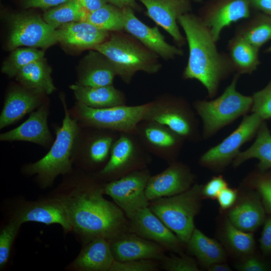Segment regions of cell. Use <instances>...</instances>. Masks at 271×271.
I'll use <instances>...</instances> for the list:
<instances>
[{
	"mask_svg": "<svg viewBox=\"0 0 271 271\" xmlns=\"http://www.w3.org/2000/svg\"><path fill=\"white\" fill-rule=\"evenodd\" d=\"M103 194L102 185L89 183L59 198L67 211L72 230L87 242L98 237L110 240L128 232L124 213Z\"/></svg>",
	"mask_w": 271,
	"mask_h": 271,
	"instance_id": "1",
	"label": "cell"
},
{
	"mask_svg": "<svg viewBox=\"0 0 271 271\" xmlns=\"http://www.w3.org/2000/svg\"><path fill=\"white\" fill-rule=\"evenodd\" d=\"M178 24L183 30L189 56L184 79H195L205 87L208 97L214 98L220 83L234 71L228 54L219 52L208 28L198 15L190 12L181 16Z\"/></svg>",
	"mask_w": 271,
	"mask_h": 271,
	"instance_id": "2",
	"label": "cell"
},
{
	"mask_svg": "<svg viewBox=\"0 0 271 271\" xmlns=\"http://www.w3.org/2000/svg\"><path fill=\"white\" fill-rule=\"evenodd\" d=\"M93 49L109 60L117 75L126 84L131 82L138 71L152 74L161 68L157 55L130 35L121 32L112 34Z\"/></svg>",
	"mask_w": 271,
	"mask_h": 271,
	"instance_id": "3",
	"label": "cell"
},
{
	"mask_svg": "<svg viewBox=\"0 0 271 271\" xmlns=\"http://www.w3.org/2000/svg\"><path fill=\"white\" fill-rule=\"evenodd\" d=\"M240 75L234 73L230 83L217 98L207 101L197 100L193 106L203 123L202 136L207 139L251 109L252 96L244 95L236 89Z\"/></svg>",
	"mask_w": 271,
	"mask_h": 271,
	"instance_id": "4",
	"label": "cell"
},
{
	"mask_svg": "<svg viewBox=\"0 0 271 271\" xmlns=\"http://www.w3.org/2000/svg\"><path fill=\"white\" fill-rule=\"evenodd\" d=\"M202 186L195 184L181 193L149 203L151 211L184 243L195 228L194 219L200 209Z\"/></svg>",
	"mask_w": 271,
	"mask_h": 271,
	"instance_id": "5",
	"label": "cell"
},
{
	"mask_svg": "<svg viewBox=\"0 0 271 271\" xmlns=\"http://www.w3.org/2000/svg\"><path fill=\"white\" fill-rule=\"evenodd\" d=\"M62 100L65 116L56 131L54 143L45 156L27 168L28 173L38 175L45 186L50 185L58 175L71 171V157L78 135L77 120L71 118L64 99Z\"/></svg>",
	"mask_w": 271,
	"mask_h": 271,
	"instance_id": "6",
	"label": "cell"
},
{
	"mask_svg": "<svg viewBox=\"0 0 271 271\" xmlns=\"http://www.w3.org/2000/svg\"><path fill=\"white\" fill-rule=\"evenodd\" d=\"M144 120L164 124L185 141L197 142L201 139L195 114L184 98L163 94L150 102Z\"/></svg>",
	"mask_w": 271,
	"mask_h": 271,
	"instance_id": "7",
	"label": "cell"
},
{
	"mask_svg": "<svg viewBox=\"0 0 271 271\" xmlns=\"http://www.w3.org/2000/svg\"><path fill=\"white\" fill-rule=\"evenodd\" d=\"M150 102L141 105H124L94 108L80 102L76 113L86 125L98 129L135 134L138 124L144 120Z\"/></svg>",
	"mask_w": 271,
	"mask_h": 271,
	"instance_id": "8",
	"label": "cell"
},
{
	"mask_svg": "<svg viewBox=\"0 0 271 271\" xmlns=\"http://www.w3.org/2000/svg\"><path fill=\"white\" fill-rule=\"evenodd\" d=\"M151 154L134 134L120 132L113 143L107 163L97 173L101 179H118L132 172L147 168Z\"/></svg>",
	"mask_w": 271,
	"mask_h": 271,
	"instance_id": "9",
	"label": "cell"
},
{
	"mask_svg": "<svg viewBox=\"0 0 271 271\" xmlns=\"http://www.w3.org/2000/svg\"><path fill=\"white\" fill-rule=\"evenodd\" d=\"M9 22L7 46L10 50L22 46L46 49L58 42L56 29L39 15L30 12L12 14Z\"/></svg>",
	"mask_w": 271,
	"mask_h": 271,
	"instance_id": "10",
	"label": "cell"
},
{
	"mask_svg": "<svg viewBox=\"0 0 271 271\" xmlns=\"http://www.w3.org/2000/svg\"><path fill=\"white\" fill-rule=\"evenodd\" d=\"M151 176L148 168L132 172L102 185L103 194L110 196L128 219L149 207L145 189Z\"/></svg>",
	"mask_w": 271,
	"mask_h": 271,
	"instance_id": "11",
	"label": "cell"
},
{
	"mask_svg": "<svg viewBox=\"0 0 271 271\" xmlns=\"http://www.w3.org/2000/svg\"><path fill=\"white\" fill-rule=\"evenodd\" d=\"M263 121L255 113L244 115L237 128L200 157L199 164L215 170H220L227 166L240 153L241 147L256 135Z\"/></svg>",
	"mask_w": 271,
	"mask_h": 271,
	"instance_id": "12",
	"label": "cell"
},
{
	"mask_svg": "<svg viewBox=\"0 0 271 271\" xmlns=\"http://www.w3.org/2000/svg\"><path fill=\"white\" fill-rule=\"evenodd\" d=\"M136 136L150 154L168 164L177 161L185 139L168 126L143 120L138 125Z\"/></svg>",
	"mask_w": 271,
	"mask_h": 271,
	"instance_id": "13",
	"label": "cell"
},
{
	"mask_svg": "<svg viewBox=\"0 0 271 271\" xmlns=\"http://www.w3.org/2000/svg\"><path fill=\"white\" fill-rule=\"evenodd\" d=\"M250 0H207L198 15L217 42L222 31L251 15Z\"/></svg>",
	"mask_w": 271,
	"mask_h": 271,
	"instance_id": "14",
	"label": "cell"
},
{
	"mask_svg": "<svg viewBox=\"0 0 271 271\" xmlns=\"http://www.w3.org/2000/svg\"><path fill=\"white\" fill-rule=\"evenodd\" d=\"M195 175L186 164L177 161L161 173L149 178L145 189L149 201L181 193L191 188Z\"/></svg>",
	"mask_w": 271,
	"mask_h": 271,
	"instance_id": "15",
	"label": "cell"
},
{
	"mask_svg": "<svg viewBox=\"0 0 271 271\" xmlns=\"http://www.w3.org/2000/svg\"><path fill=\"white\" fill-rule=\"evenodd\" d=\"M128 232L154 241L166 250L181 252L183 243L150 209L139 210L128 219Z\"/></svg>",
	"mask_w": 271,
	"mask_h": 271,
	"instance_id": "16",
	"label": "cell"
},
{
	"mask_svg": "<svg viewBox=\"0 0 271 271\" xmlns=\"http://www.w3.org/2000/svg\"><path fill=\"white\" fill-rule=\"evenodd\" d=\"M144 5L146 15L172 37L178 47L184 46L186 40L181 33L179 18L192 10L189 0H137Z\"/></svg>",
	"mask_w": 271,
	"mask_h": 271,
	"instance_id": "17",
	"label": "cell"
},
{
	"mask_svg": "<svg viewBox=\"0 0 271 271\" xmlns=\"http://www.w3.org/2000/svg\"><path fill=\"white\" fill-rule=\"evenodd\" d=\"M122 10L124 30L150 51L166 60L184 54L179 47L171 45L165 40L158 27H151L144 24L135 16L134 10L131 8Z\"/></svg>",
	"mask_w": 271,
	"mask_h": 271,
	"instance_id": "18",
	"label": "cell"
},
{
	"mask_svg": "<svg viewBox=\"0 0 271 271\" xmlns=\"http://www.w3.org/2000/svg\"><path fill=\"white\" fill-rule=\"evenodd\" d=\"M110 243L117 261L151 259L160 261L165 255L166 249L162 246L130 232L110 240Z\"/></svg>",
	"mask_w": 271,
	"mask_h": 271,
	"instance_id": "19",
	"label": "cell"
},
{
	"mask_svg": "<svg viewBox=\"0 0 271 271\" xmlns=\"http://www.w3.org/2000/svg\"><path fill=\"white\" fill-rule=\"evenodd\" d=\"M56 34L58 42L79 49H93L109 37V32L84 21L64 24L56 29Z\"/></svg>",
	"mask_w": 271,
	"mask_h": 271,
	"instance_id": "20",
	"label": "cell"
},
{
	"mask_svg": "<svg viewBox=\"0 0 271 271\" xmlns=\"http://www.w3.org/2000/svg\"><path fill=\"white\" fill-rule=\"evenodd\" d=\"M15 219L21 224L29 221L57 223L66 232L72 230L67 211L59 198L30 203L18 212Z\"/></svg>",
	"mask_w": 271,
	"mask_h": 271,
	"instance_id": "21",
	"label": "cell"
},
{
	"mask_svg": "<svg viewBox=\"0 0 271 271\" xmlns=\"http://www.w3.org/2000/svg\"><path fill=\"white\" fill-rule=\"evenodd\" d=\"M48 111L42 106L31 113L29 118L18 127L0 135L1 141H25L42 146L48 144L51 135L47 124Z\"/></svg>",
	"mask_w": 271,
	"mask_h": 271,
	"instance_id": "22",
	"label": "cell"
},
{
	"mask_svg": "<svg viewBox=\"0 0 271 271\" xmlns=\"http://www.w3.org/2000/svg\"><path fill=\"white\" fill-rule=\"evenodd\" d=\"M78 74V83L92 87L111 85L117 75L109 60L94 49L90 51L84 58Z\"/></svg>",
	"mask_w": 271,
	"mask_h": 271,
	"instance_id": "23",
	"label": "cell"
},
{
	"mask_svg": "<svg viewBox=\"0 0 271 271\" xmlns=\"http://www.w3.org/2000/svg\"><path fill=\"white\" fill-rule=\"evenodd\" d=\"M40 93L27 88H16L7 95L0 116V128L18 121L38 107Z\"/></svg>",
	"mask_w": 271,
	"mask_h": 271,
	"instance_id": "24",
	"label": "cell"
},
{
	"mask_svg": "<svg viewBox=\"0 0 271 271\" xmlns=\"http://www.w3.org/2000/svg\"><path fill=\"white\" fill-rule=\"evenodd\" d=\"M78 102L94 108L124 105L126 98L112 85L99 87L84 86L76 83L70 86Z\"/></svg>",
	"mask_w": 271,
	"mask_h": 271,
	"instance_id": "25",
	"label": "cell"
},
{
	"mask_svg": "<svg viewBox=\"0 0 271 271\" xmlns=\"http://www.w3.org/2000/svg\"><path fill=\"white\" fill-rule=\"evenodd\" d=\"M110 240L103 237L87 242L74 261L77 268L86 271H107L114 261Z\"/></svg>",
	"mask_w": 271,
	"mask_h": 271,
	"instance_id": "26",
	"label": "cell"
},
{
	"mask_svg": "<svg viewBox=\"0 0 271 271\" xmlns=\"http://www.w3.org/2000/svg\"><path fill=\"white\" fill-rule=\"evenodd\" d=\"M51 74V67L43 58L24 67L15 77L25 88L40 94H50L56 89Z\"/></svg>",
	"mask_w": 271,
	"mask_h": 271,
	"instance_id": "27",
	"label": "cell"
},
{
	"mask_svg": "<svg viewBox=\"0 0 271 271\" xmlns=\"http://www.w3.org/2000/svg\"><path fill=\"white\" fill-rule=\"evenodd\" d=\"M227 48L234 73L251 74L261 63L259 49L239 36L234 35L230 39Z\"/></svg>",
	"mask_w": 271,
	"mask_h": 271,
	"instance_id": "28",
	"label": "cell"
},
{
	"mask_svg": "<svg viewBox=\"0 0 271 271\" xmlns=\"http://www.w3.org/2000/svg\"><path fill=\"white\" fill-rule=\"evenodd\" d=\"M251 158L258 160V171L264 172L271 169V132L265 120L261 124L253 144L237 155L232 162L236 168Z\"/></svg>",
	"mask_w": 271,
	"mask_h": 271,
	"instance_id": "29",
	"label": "cell"
},
{
	"mask_svg": "<svg viewBox=\"0 0 271 271\" xmlns=\"http://www.w3.org/2000/svg\"><path fill=\"white\" fill-rule=\"evenodd\" d=\"M265 218V210L257 197H252L242 201L229 213L230 222L245 232L255 230L263 224Z\"/></svg>",
	"mask_w": 271,
	"mask_h": 271,
	"instance_id": "30",
	"label": "cell"
},
{
	"mask_svg": "<svg viewBox=\"0 0 271 271\" xmlns=\"http://www.w3.org/2000/svg\"><path fill=\"white\" fill-rule=\"evenodd\" d=\"M234 35L260 49L271 40V17L256 11L236 27Z\"/></svg>",
	"mask_w": 271,
	"mask_h": 271,
	"instance_id": "31",
	"label": "cell"
},
{
	"mask_svg": "<svg viewBox=\"0 0 271 271\" xmlns=\"http://www.w3.org/2000/svg\"><path fill=\"white\" fill-rule=\"evenodd\" d=\"M188 250L205 266L222 262L225 254L220 244L195 228L186 243Z\"/></svg>",
	"mask_w": 271,
	"mask_h": 271,
	"instance_id": "32",
	"label": "cell"
},
{
	"mask_svg": "<svg viewBox=\"0 0 271 271\" xmlns=\"http://www.w3.org/2000/svg\"><path fill=\"white\" fill-rule=\"evenodd\" d=\"M84 21L107 32H121L124 30L122 10L108 3L88 13Z\"/></svg>",
	"mask_w": 271,
	"mask_h": 271,
	"instance_id": "33",
	"label": "cell"
},
{
	"mask_svg": "<svg viewBox=\"0 0 271 271\" xmlns=\"http://www.w3.org/2000/svg\"><path fill=\"white\" fill-rule=\"evenodd\" d=\"M87 13L75 0L59 5L44 12L42 17L53 28L73 22L84 21Z\"/></svg>",
	"mask_w": 271,
	"mask_h": 271,
	"instance_id": "34",
	"label": "cell"
},
{
	"mask_svg": "<svg viewBox=\"0 0 271 271\" xmlns=\"http://www.w3.org/2000/svg\"><path fill=\"white\" fill-rule=\"evenodd\" d=\"M44 52L38 48L19 47L13 50L3 62L1 71L10 77H15L25 66L44 58Z\"/></svg>",
	"mask_w": 271,
	"mask_h": 271,
	"instance_id": "35",
	"label": "cell"
},
{
	"mask_svg": "<svg viewBox=\"0 0 271 271\" xmlns=\"http://www.w3.org/2000/svg\"><path fill=\"white\" fill-rule=\"evenodd\" d=\"M120 133H102L93 137L87 148V156L89 162L95 165L107 163L112 145Z\"/></svg>",
	"mask_w": 271,
	"mask_h": 271,
	"instance_id": "36",
	"label": "cell"
},
{
	"mask_svg": "<svg viewBox=\"0 0 271 271\" xmlns=\"http://www.w3.org/2000/svg\"><path fill=\"white\" fill-rule=\"evenodd\" d=\"M225 232L229 244L236 252L246 254L254 250L255 241L251 232H245L238 229L229 220L226 223Z\"/></svg>",
	"mask_w": 271,
	"mask_h": 271,
	"instance_id": "37",
	"label": "cell"
},
{
	"mask_svg": "<svg viewBox=\"0 0 271 271\" xmlns=\"http://www.w3.org/2000/svg\"><path fill=\"white\" fill-rule=\"evenodd\" d=\"M251 96L252 112L257 114L263 120L271 118V78L264 88Z\"/></svg>",
	"mask_w": 271,
	"mask_h": 271,
	"instance_id": "38",
	"label": "cell"
},
{
	"mask_svg": "<svg viewBox=\"0 0 271 271\" xmlns=\"http://www.w3.org/2000/svg\"><path fill=\"white\" fill-rule=\"evenodd\" d=\"M22 224L14 219L6 226L0 234V266L3 268L9 257L11 249Z\"/></svg>",
	"mask_w": 271,
	"mask_h": 271,
	"instance_id": "39",
	"label": "cell"
},
{
	"mask_svg": "<svg viewBox=\"0 0 271 271\" xmlns=\"http://www.w3.org/2000/svg\"><path fill=\"white\" fill-rule=\"evenodd\" d=\"M251 182L259 194L265 211L271 215V171H259L253 176Z\"/></svg>",
	"mask_w": 271,
	"mask_h": 271,
	"instance_id": "40",
	"label": "cell"
},
{
	"mask_svg": "<svg viewBox=\"0 0 271 271\" xmlns=\"http://www.w3.org/2000/svg\"><path fill=\"white\" fill-rule=\"evenodd\" d=\"M159 261L141 259L119 261L114 260L109 271H157L160 270Z\"/></svg>",
	"mask_w": 271,
	"mask_h": 271,
	"instance_id": "41",
	"label": "cell"
},
{
	"mask_svg": "<svg viewBox=\"0 0 271 271\" xmlns=\"http://www.w3.org/2000/svg\"><path fill=\"white\" fill-rule=\"evenodd\" d=\"M160 262L161 267L167 271L200 270L196 261L185 255L181 256L165 255Z\"/></svg>",
	"mask_w": 271,
	"mask_h": 271,
	"instance_id": "42",
	"label": "cell"
},
{
	"mask_svg": "<svg viewBox=\"0 0 271 271\" xmlns=\"http://www.w3.org/2000/svg\"><path fill=\"white\" fill-rule=\"evenodd\" d=\"M227 187V184L221 176L213 177L207 184L202 186V197L214 199L219 192Z\"/></svg>",
	"mask_w": 271,
	"mask_h": 271,
	"instance_id": "43",
	"label": "cell"
},
{
	"mask_svg": "<svg viewBox=\"0 0 271 271\" xmlns=\"http://www.w3.org/2000/svg\"><path fill=\"white\" fill-rule=\"evenodd\" d=\"M259 242L262 253L264 255L271 254V215L264 220Z\"/></svg>",
	"mask_w": 271,
	"mask_h": 271,
	"instance_id": "44",
	"label": "cell"
},
{
	"mask_svg": "<svg viewBox=\"0 0 271 271\" xmlns=\"http://www.w3.org/2000/svg\"><path fill=\"white\" fill-rule=\"evenodd\" d=\"M70 0H22L25 9L38 8L45 11Z\"/></svg>",
	"mask_w": 271,
	"mask_h": 271,
	"instance_id": "45",
	"label": "cell"
},
{
	"mask_svg": "<svg viewBox=\"0 0 271 271\" xmlns=\"http://www.w3.org/2000/svg\"><path fill=\"white\" fill-rule=\"evenodd\" d=\"M241 271H265L269 269L267 264L256 257H251L238 265Z\"/></svg>",
	"mask_w": 271,
	"mask_h": 271,
	"instance_id": "46",
	"label": "cell"
},
{
	"mask_svg": "<svg viewBox=\"0 0 271 271\" xmlns=\"http://www.w3.org/2000/svg\"><path fill=\"white\" fill-rule=\"evenodd\" d=\"M236 198V191L227 187L222 189L217 197L219 205L223 209L230 207L234 203Z\"/></svg>",
	"mask_w": 271,
	"mask_h": 271,
	"instance_id": "47",
	"label": "cell"
},
{
	"mask_svg": "<svg viewBox=\"0 0 271 271\" xmlns=\"http://www.w3.org/2000/svg\"><path fill=\"white\" fill-rule=\"evenodd\" d=\"M88 14L92 12L106 4V0H75Z\"/></svg>",
	"mask_w": 271,
	"mask_h": 271,
	"instance_id": "48",
	"label": "cell"
},
{
	"mask_svg": "<svg viewBox=\"0 0 271 271\" xmlns=\"http://www.w3.org/2000/svg\"><path fill=\"white\" fill-rule=\"evenodd\" d=\"M250 5L252 10L271 17V0H250Z\"/></svg>",
	"mask_w": 271,
	"mask_h": 271,
	"instance_id": "49",
	"label": "cell"
},
{
	"mask_svg": "<svg viewBox=\"0 0 271 271\" xmlns=\"http://www.w3.org/2000/svg\"><path fill=\"white\" fill-rule=\"evenodd\" d=\"M107 3L112 5L120 9L129 8L133 10H139V7L137 0H106Z\"/></svg>",
	"mask_w": 271,
	"mask_h": 271,
	"instance_id": "50",
	"label": "cell"
},
{
	"mask_svg": "<svg viewBox=\"0 0 271 271\" xmlns=\"http://www.w3.org/2000/svg\"><path fill=\"white\" fill-rule=\"evenodd\" d=\"M208 270L210 271H230L231 270L229 266L226 264L222 262L213 263L208 266Z\"/></svg>",
	"mask_w": 271,
	"mask_h": 271,
	"instance_id": "51",
	"label": "cell"
},
{
	"mask_svg": "<svg viewBox=\"0 0 271 271\" xmlns=\"http://www.w3.org/2000/svg\"><path fill=\"white\" fill-rule=\"evenodd\" d=\"M264 53H271V45L264 50Z\"/></svg>",
	"mask_w": 271,
	"mask_h": 271,
	"instance_id": "52",
	"label": "cell"
},
{
	"mask_svg": "<svg viewBox=\"0 0 271 271\" xmlns=\"http://www.w3.org/2000/svg\"><path fill=\"white\" fill-rule=\"evenodd\" d=\"M190 1V2H195V3H202L203 2H204V1L205 0H189Z\"/></svg>",
	"mask_w": 271,
	"mask_h": 271,
	"instance_id": "53",
	"label": "cell"
}]
</instances>
